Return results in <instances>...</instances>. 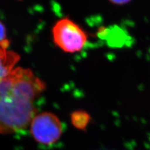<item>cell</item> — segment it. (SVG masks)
<instances>
[{"instance_id": "8992f818", "label": "cell", "mask_w": 150, "mask_h": 150, "mask_svg": "<svg viewBox=\"0 0 150 150\" xmlns=\"http://www.w3.org/2000/svg\"><path fill=\"white\" fill-rule=\"evenodd\" d=\"M6 30L5 26L0 20V43L6 40Z\"/></svg>"}, {"instance_id": "7a4b0ae2", "label": "cell", "mask_w": 150, "mask_h": 150, "mask_svg": "<svg viewBox=\"0 0 150 150\" xmlns=\"http://www.w3.org/2000/svg\"><path fill=\"white\" fill-rule=\"evenodd\" d=\"M54 44L65 53L80 51L88 41L86 32L69 18H63L56 22L52 28Z\"/></svg>"}, {"instance_id": "277c9868", "label": "cell", "mask_w": 150, "mask_h": 150, "mask_svg": "<svg viewBox=\"0 0 150 150\" xmlns=\"http://www.w3.org/2000/svg\"><path fill=\"white\" fill-rule=\"evenodd\" d=\"M8 40L0 43V82L11 72L20 56L14 51L9 50Z\"/></svg>"}, {"instance_id": "5b68a950", "label": "cell", "mask_w": 150, "mask_h": 150, "mask_svg": "<svg viewBox=\"0 0 150 150\" xmlns=\"http://www.w3.org/2000/svg\"><path fill=\"white\" fill-rule=\"evenodd\" d=\"M70 119L75 128L80 130H84L90 123L91 116L86 111L76 110L71 114Z\"/></svg>"}, {"instance_id": "6da1fadb", "label": "cell", "mask_w": 150, "mask_h": 150, "mask_svg": "<svg viewBox=\"0 0 150 150\" xmlns=\"http://www.w3.org/2000/svg\"><path fill=\"white\" fill-rule=\"evenodd\" d=\"M46 89L31 69L14 68L0 82V134L25 129L37 114L34 101Z\"/></svg>"}, {"instance_id": "52a82bcc", "label": "cell", "mask_w": 150, "mask_h": 150, "mask_svg": "<svg viewBox=\"0 0 150 150\" xmlns=\"http://www.w3.org/2000/svg\"><path fill=\"white\" fill-rule=\"evenodd\" d=\"M129 1H111V3L112 4H116V5H123L126 3H129Z\"/></svg>"}, {"instance_id": "3957f363", "label": "cell", "mask_w": 150, "mask_h": 150, "mask_svg": "<svg viewBox=\"0 0 150 150\" xmlns=\"http://www.w3.org/2000/svg\"><path fill=\"white\" fill-rule=\"evenodd\" d=\"M30 132L36 142L51 145L58 142L63 133V126L58 117L51 112L36 114L30 123Z\"/></svg>"}]
</instances>
